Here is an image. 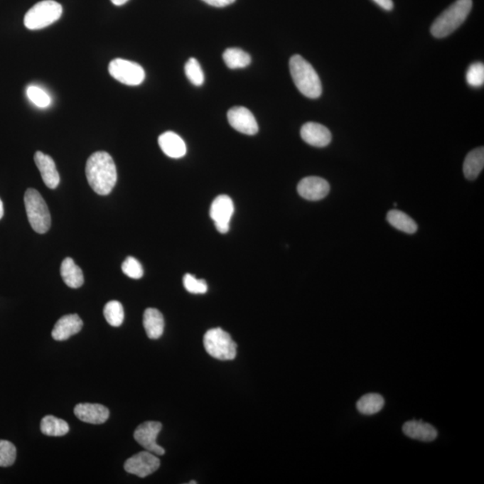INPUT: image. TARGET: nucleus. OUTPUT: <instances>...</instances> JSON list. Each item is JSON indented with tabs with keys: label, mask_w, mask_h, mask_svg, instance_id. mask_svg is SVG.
<instances>
[{
	"label": "nucleus",
	"mask_w": 484,
	"mask_h": 484,
	"mask_svg": "<svg viewBox=\"0 0 484 484\" xmlns=\"http://www.w3.org/2000/svg\"><path fill=\"white\" fill-rule=\"evenodd\" d=\"M85 174L92 190L101 195L111 193L118 178L114 161L104 151L92 154L88 158Z\"/></svg>",
	"instance_id": "nucleus-1"
},
{
	"label": "nucleus",
	"mask_w": 484,
	"mask_h": 484,
	"mask_svg": "<svg viewBox=\"0 0 484 484\" xmlns=\"http://www.w3.org/2000/svg\"><path fill=\"white\" fill-rule=\"evenodd\" d=\"M289 66L291 78L298 90L308 98H318L322 94V85L314 68L300 55L291 58Z\"/></svg>",
	"instance_id": "nucleus-2"
},
{
	"label": "nucleus",
	"mask_w": 484,
	"mask_h": 484,
	"mask_svg": "<svg viewBox=\"0 0 484 484\" xmlns=\"http://www.w3.org/2000/svg\"><path fill=\"white\" fill-rule=\"evenodd\" d=\"M472 8L473 0H456L432 23V36L439 39L451 36L466 21Z\"/></svg>",
	"instance_id": "nucleus-3"
},
{
	"label": "nucleus",
	"mask_w": 484,
	"mask_h": 484,
	"mask_svg": "<svg viewBox=\"0 0 484 484\" xmlns=\"http://www.w3.org/2000/svg\"><path fill=\"white\" fill-rule=\"evenodd\" d=\"M63 6L54 0H43L26 14L23 23L27 29L41 30L53 25L63 16Z\"/></svg>",
	"instance_id": "nucleus-4"
},
{
	"label": "nucleus",
	"mask_w": 484,
	"mask_h": 484,
	"mask_svg": "<svg viewBox=\"0 0 484 484\" xmlns=\"http://www.w3.org/2000/svg\"><path fill=\"white\" fill-rule=\"evenodd\" d=\"M25 205L27 217L34 231L41 235L49 231L50 214L42 195L33 188H28L25 194Z\"/></svg>",
	"instance_id": "nucleus-5"
},
{
	"label": "nucleus",
	"mask_w": 484,
	"mask_h": 484,
	"mask_svg": "<svg viewBox=\"0 0 484 484\" xmlns=\"http://www.w3.org/2000/svg\"><path fill=\"white\" fill-rule=\"evenodd\" d=\"M204 346L209 355L215 359L231 360L237 355V344L231 335L222 328H212L204 335Z\"/></svg>",
	"instance_id": "nucleus-6"
},
{
	"label": "nucleus",
	"mask_w": 484,
	"mask_h": 484,
	"mask_svg": "<svg viewBox=\"0 0 484 484\" xmlns=\"http://www.w3.org/2000/svg\"><path fill=\"white\" fill-rule=\"evenodd\" d=\"M109 73L119 83L130 87L142 84L146 78V72L139 64L123 58H115L109 63Z\"/></svg>",
	"instance_id": "nucleus-7"
},
{
	"label": "nucleus",
	"mask_w": 484,
	"mask_h": 484,
	"mask_svg": "<svg viewBox=\"0 0 484 484\" xmlns=\"http://www.w3.org/2000/svg\"><path fill=\"white\" fill-rule=\"evenodd\" d=\"M163 428L159 421H146L140 424L134 432V438L146 451L156 456H163L166 451L157 444L156 439Z\"/></svg>",
	"instance_id": "nucleus-8"
},
{
	"label": "nucleus",
	"mask_w": 484,
	"mask_h": 484,
	"mask_svg": "<svg viewBox=\"0 0 484 484\" xmlns=\"http://www.w3.org/2000/svg\"><path fill=\"white\" fill-rule=\"evenodd\" d=\"M160 459L149 451H142L127 460L124 463L126 472L132 473L140 478L152 475L159 469Z\"/></svg>",
	"instance_id": "nucleus-9"
},
{
	"label": "nucleus",
	"mask_w": 484,
	"mask_h": 484,
	"mask_svg": "<svg viewBox=\"0 0 484 484\" xmlns=\"http://www.w3.org/2000/svg\"><path fill=\"white\" fill-rule=\"evenodd\" d=\"M233 213H235V205L232 198L228 195H219L213 201L210 216L219 232H229L230 222H231Z\"/></svg>",
	"instance_id": "nucleus-10"
},
{
	"label": "nucleus",
	"mask_w": 484,
	"mask_h": 484,
	"mask_svg": "<svg viewBox=\"0 0 484 484\" xmlns=\"http://www.w3.org/2000/svg\"><path fill=\"white\" fill-rule=\"evenodd\" d=\"M227 118L230 125L240 133L253 136L259 132V125L255 117L245 107L236 106L232 108L227 113Z\"/></svg>",
	"instance_id": "nucleus-11"
},
{
	"label": "nucleus",
	"mask_w": 484,
	"mask_h": 484,
	"mask_svg": "<svg viewBox=\"0 0 484 484\" xmlns=\"http://www.w3.org/2000/svg\"><path fill=\"white\" fill-rule=\"evenodd\" d=\"M299 195L310 201H318L325 198L330 191V185L321 177L302 178L297 186Z\"/></svg>",
	"instance_id": "nucleus-12"
},
{
	"label": "nucleus",
	"mask_w": 484,
	"mask_h": 484,
	"mask_svg": "<svg viewBox=\"0 0 484 484\" xmlns=\"http://www.w3.org/2000/svg\"><path fill=\"white\" fill-rule=\"evenodd\" d=\"M301 136L308 145L316 147L327 146L332 140L329 129L316 122H308L302 126Z\"/></svg>",
	"instance_id": "nucleus-13"
},
{
	"label": "nucleus",
	"mask_w": 484,
	"mask_h": 484,
	"mask_svg": "<svg viewBox=\"0 0 484 484\" xmlns=\"http://www.w3.org/2000/svg\"><path fill=\"white\" fill-rule=\"evenodd\" d=\"M74 413L79 420L91 424H104L109 416L108 408L99 404H78Z\"/></svg>",
	"instance_id": "nucleus-14"
},
{
	"label": "nucleus",
	"mask_w": 484,
	"mask_h": 484,
	"mask_svg": "<svg viewBox=\"0 0 484 484\" xmlns=\"http://www.w3.org/2000/svg\"><path fill=\"white\" fill-rule=\"evenodd\" d=\"M34 161H36L38 169L42 174L43 180L46 186L51 190L56 188L60 184V177L53 158L38 151L34 154Z\"/></svg>",
	"instance_id": "nucleus-15"
},
{
	"label": "nucleus",
	"mask_w": 484,
	"mask_h": 484,
	"mask_svg": "<svg viewBox=\"0 0 484 484\" xmlns=\"http://www.w3.org/2000/svg\"><path fill=\"white\" fill-rule=\"evenodd\" d=\"M82 328H83V321L78 315H65L58 319L51 335L56 341H65L80 332Z\"/></svg>",
	"instance_id": "nucleus-16"
},
{
	"label": "nucleus",
	"mask_w": 484,
	"mask_h": 484,
	"mask_svg": "<svg viewBox=\"0 0 484 484\" xmlns=\"http://www.w3.org/2000/svg\"><path fill=\"white\" fill-rule=\"evenodd\" d=\"M158 143H159L161 151L167 156L173 158V159L183 158L187 154L186 144L176 133L168 131L161 134L159 139H158Z\"/></svg>",
	"instance_id": "nucleus-17"
},
{
	"label": "nucleus",
	"mask_w": 484,
	"mask_h": 484,
	"mask_svg": "<svg viewBox=\"0 0 484 484\" xmlns=\"http://www.w3.org/2000/svg\"><path fill=\"white\" fill-rule=\"evenodd\" d=\"M404 434L417 441L431 442L435 441L438 436V431L431 424L424 421H409L403 426Z\"/></svg>",
	"instance_id": "nucleus-18"
},
{
	"label": "nucleus",
	"mask_w": 484,
	"mask_h": 484,
	"mask_svg": "<svg viewBox=\"0 0 484 484\" xmlns=\"http://www.w3.org/2000/svg\"><path fill=\"white\" fill-rule=\"evenodd\" d=\"M144 328L150 339L160 338L163 334L164 319L156 308H149L144 313Z\"/></svg>",
	"instance_id": "nucleus-19"
},
{
	"label": "nucleus",
	"mask_w": 484,
	"mask_h": 484,
	"mask_svg": "<svg viewBox=\"0 0 484 484\" xmlns=\"http://www.w3.org/2000/svg\"><path fill=\"white\" fill-rule=\"evenodd\" d=\"M61 277L68 287L77 289L84 284L83 271L71 257L65 259L60 267Z\"/></svg>",
	"instance_id": "nucleus-20"
},
{
	"label": "nucleus",
	"mask_w": 484,
	"mask_h": 484,
	"mask_svg": "<svg viewBox=\"0 0 484 484\" xmlns=\"http://www.w3.org/2000/svg\"><path fill=\"white\" fill-rule=\"evenodd\" d=\"M484 167V149L478 147L466 156L463 161V171L465 177L469 181L475 180Z\"/></svg>",
	"instance_id": "nucleus-21"
},
{
	"label": "nucleus",
	"mask_w": 484,
	"mask_h": 484,
	"mask_svg": "<svg viewBox=\"0 0 484 484\" xmlns=\"http://www.w3.org/2000/svg\"><path fill=\"white\" fill-rule=\"evenodd\" d=\"M387 222L398 231L414 235L417 232L418 226L414 219H412L406 213L399 210H390L387 215Z\"/></svg>",
	"instance_id": "nucleus-22"
},
{
	"label": "nucleus",
	"mask_w": 484,
	"mask_h": 484,
	"mask_svg": "<svg viewBox=\"0 0 484 484\" xmlns=\"http://www.w3.org/2000/svg\"><path fill=\"white\" fill-rule=\"evenodd\" d=\"M41 431L44 435L50 437H63L70 431V426L66 421L53 415H47L41 421Z\"/></svg>",
	"instance_id": "nucleus-23"
},
{
	"label": "nucleus",
	"mask_w": 484,
	"mask_h": 484,
	"mask_svg": "<svg viewBox=\"0 0 484 484\" xmlns=\"http://www.w3.org/2000/svg\"><path fill=\"white\" fill-rule=\"evenodd\" d=\"M226 66L231 70L237 68H244L248 67L252 63V58L246 51L239 49V48H229L222 54Z\"/></svg>",
	"instance_id": "nucleus-24"
},
{
	"label": "nucleus",
	"mask_w": 484,
	"mask_h": 484,
	"mask_svg": "<svg viewBox=\"0 0 484 484\" xmlns=\"http://www.w3.org/2000/svg\"><path fill=\"white\" fill-rule=\"evenodd\" d=\"M385 404L384 398L379 394H367L357 402V410L365 415L379 413Z\"/></svg>",
	"instance_id": "nucleus-25"
},
{
	"label": "nucleus",
	"mask_w": 484,
	"mask_h": 484,
	"mask_svg": "<svg viewBox=\"0 0 484 484\" xmlns=\"http://www.w3.org/2000/svg\"><path fill=\"white\" fill-rule=\"evenodd\" d=\"M106 321L112 327L118 328L124 321V310L122 304L117 301H109L104 308Z\"/></svg>",
	"instance_id": "nucleus-26"
},
{
	"label": "nucleus",
	"mask_w": 484,
	"mask_h": 484,
	"mask_svg": "<svg viewBox=\"0 0 484 484\" xmlns=\"http://www.w3.org/2000/svg\"><path fill=\"white\" fill-rule=\"evenodd\" d=\"M185 74H186L188 80L191 84L195 87H201L205 82V75L200 64L194 58H190L186 65H185Z\"/></svg>",
	"instance_id": "nucleus-27"
},
{
	"label": "nucleus",
	"mask_w": 484,
	"mask_h": 484,
	"mask_svg": "<svg viewBox=\"0 0 484 484\" xmlns=\"http://www.w3.org/2000/svg\"><path fill=\"white\" fill-rule=\"evenodd\" d=\"M26 95L30 101L33 104H36L37 107L47 108L51 104L50 95L43 89L36 87V85H30L27 88Z\"/></svg>",
	"instance_id": "nucleus-28"
},
{
	"label": "nucleus",
	"mask_w": 484,
	"mask_h": 484,
	"mask_svg": "<svg viewBox=\"0 0 484 484\" xmlns=\"http://www.w3.org/2000/svg\"><path fill=\"white\" fill-rule=\"evenodd\" d=\"M16 448L13 443L8 441H0V466L8 468L15 463Z\"/></svg>",
	"instance_id": "nucleus-29"
},
{
	"label": "nucleus",
	"mask_w": 484,
	"mask_h": 484,
	"mask_svg": "<svg viewBox=\"0 0 484 484\" xmlns=\"http://www.w3.org/2000/svg\"><path fill=\"white\" fill-rule=\"evenodd\" d=\"M466 81L473 87H483L484 83V65L477 63L472 64L466 72Z\"/></svg>",
	"instance_id": "nucleus-30"
},
{
	"label": "nucleus",
	"mask_w": 484,
	"mask_h": 484,
	"mask_svg": "<svg viewBox=\"0 0 484 484\" xmlns=\"http://www.w3.org/2000/svg\"><path fill=\"white\" fill-rule=\"evenodd\" d=\"M183 284L185 289L190 294H204L208 290V284L205 283V280L198 279L190 274H185Z\"/></svg>",
	"instance_id": "nucleus-31"
},
{
	"label": "nucleus",
	"mask_w": 484,
	"mask_h": 484,
	"mask_svg": "<svg viewBox=\"0 0 484 484\" xmlns=\"http://www.w3.org/2000/svg\"><path fill=\"white\" fill-rule=\"evenodd\" d=\"M123 273L132 279H140L144 276V270L139 260L135 257H127L122 267Z\"/></svg>",
	"instance_id": "nucleus-32"
},
{
	"label": "nucleus",
	"mask_w": 484,
	"mask_h": 484,
	"mask_svg": "<svg viewBox=\"0 0 484 484\" xmlns=\"http://www.w3.org/2000/svg\"><path fill=\"white\" fill-rule=\"evenodd\" d=\"M205 3L215 8H225V6L232 5L236 0H203Z\"/></svg>",
	"instance_id": "nucleus-33"
},
{
	"label": "nucleus",
	"mask_w": 484,
	"mask_h": 484,
	"mask_svg": "<svg viewBox=\"0 0 484 484\" xmlns=\"http://www.w3.org/2000/svg\"><path fill=\"white\" fill-rule=\"evenodd\" d=\"M377 5H379L380 8L387 10V11H390L394 9V3L392 0H373Z\"/></svg>",
	"instance_id": "nucleus-34"
},
{
	"label": "nucleus",
	"mask_w": 484,
	"mask_h": 484,
	"mask_svg": "<svg viewBox=\"0 0 484 484\" xmlns=\"http://www.w3.org/2000/svg\"><path fill=\"white\" fill-rule=\"evenodd\" d=\"M111 1L112 4H114L115 6H122L126 4L129 0H111Z\"/></svg>",
	"instance_id": "nucleus-35"
},
{
	"label": "nucleus",
	"mask_w": 484,
	"mask_h": 484,
	"mask_svg": "<svg viewBox=\"0 0 484 484\" xmlns=\"http://www.w3.org/2000/svg\"><path fill=\"white\" fill-rule=\"evenodd\" d=\"M4 215V207H3V203L1 199H0V219Z\"/></svg>",
	"instance_id": "nucleus-36"
}]
</instances>
